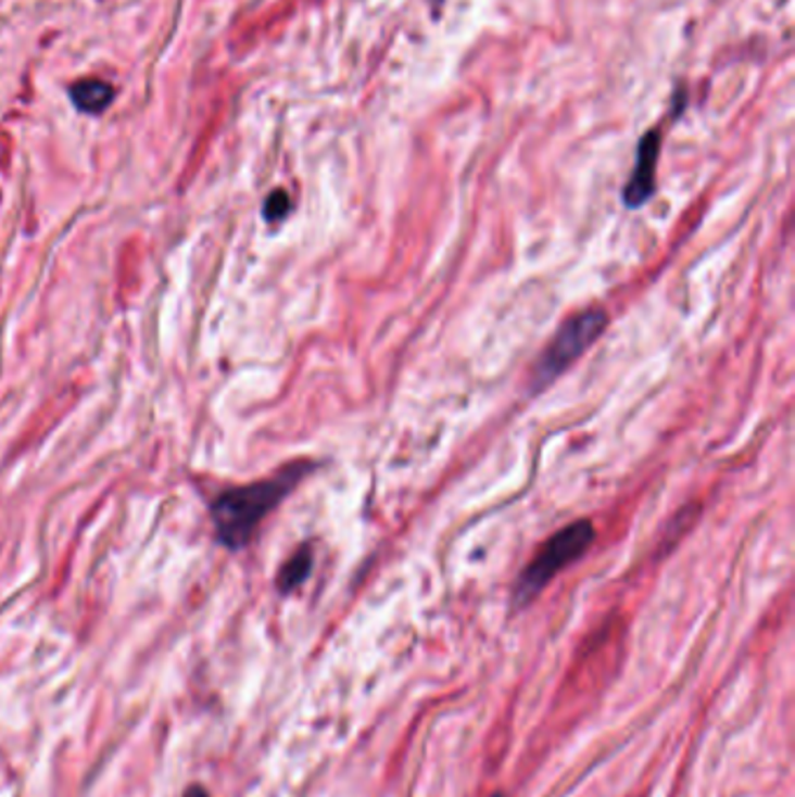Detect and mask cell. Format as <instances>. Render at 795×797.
I'll use <instances>...</instances> for the list:
<instances>
[{"label": "cell", "instance_id": "obj_1", "mask_svg": "<svg viewBox=\"0 0 795 797\" xmlns=\"http://www.w3.org/2000/svg\"><path fill=\"white\" fill-rule=\"evenodd\" d=\"M311 469V461H294V465L285 467L274 478H266V481L222 492L211 508L219 544L229 551L245 548L264 518L304 481Z\"/></svg>", "mask_w": 795, "mask_h": 797}, {"label": "cell", "instance_id": "obj_2", "mask_svg": "<svg viewBox=\"0 0 795 797\" xmlns=\"http://www.w3.org/2000/svg\"><path fill=\"white\" fill-rule=\"evenodd\" d=\"M595 541V528L591 520H577L555 532L546 544L539 548L530 565L525 567L514 587V607L522 609L544 593V587L558 577V573L575 565L588 553Z\"/></svg>", "mask_w": 795, "mask_h": 797}, {"label": "cell", "instance_id": "obj_3", "mask_svg": "<svg viewBox=\"0 0 795 797\" xmlns=\"http://www.w3.org/2000/svg\"><path fill=\"white\" fill-rule=\"evenodd\" d=\"M607 325L609 315L604 308H588L569 317L555 333L542 357L537 359L532 369V390H544L555 378L563 376L602 337Z\"/></svg>", "mask_w": 795, "mask_h": 797}, {"label": "cell", "instance_id": "obj_4", "mask_svg": "<svg viewBox=\"0 0 795 797\" xmlns=\"http://www.w3.org/2000/svg\"><path fill=\"white\" fill-rule=\"evenodd\" d=\"M658 154H660V134L651 131L640 142L638 162H634L632 175L623 189V203L628 205V208L638 211L651 197H654Z\"/></svg>", "mask_w": 795, "mask_h": 797}, {"label": "cell", "instance_id": "obj_5", "mask_svg": "<svg viewBox=\"0 0 795 797\" xmlns=\"http://www.w3.org/2000/svg\"><path fill=\"white\" fill-rule=\"evenodd\" d=\"M113 96H115L113 87L97 77L83 79V83H77L71 89V99L77 105V110H83V113H89V115L103 113V110L113 103Z\"/></svg>", "mask_w": 795, "mask_h": 797}, {"label": "cell", "instance_id": "obj_6", "mask_svg": "<svg viewBox=\"0 0 795 797\" xmlns=\"http://www.w3.org/2000/svg\"><path fill=\"white\" fill-rule=\"evenodd\" d=\"M313 569V551L308 546L299 548L288 562L282 565L280 573H278V590L282 595H290L292 590H296L301 583H304L311 577Z\"/></svg>", "mask_w": 795, "mask_h": 797}, {"label": "cell", "instance_id": "obj_7", "mask_svg": "<svg viewBox=\"0 0 795 797\" xmlns=\"http://www.w3.org/2000/svg\"><path fill=\"white\" fill-rule=\"evenodd\" d=\"M290 208H292V201L288 197V191L278 189V191H274L272 197L266 199V203H264V217L268 222H278L282 217H288Z\"/></svg>", "mask_w": 795, "mask_h": 797}, {"label": "cell", "instance_id": "obj_8", "mask_svg": "<svg viewBox=\"0 0 795 797\" xmlns=\"http://www.w3.org/2000/svg\"><path fill=\"white\" fill-rule=\"evenodd\" d=\"M182 797H209V793H205L201 786H192V788L185 790Z\"/></svg>", "mask_w": 795, "mask_h": 797}, {"label": "cell", "instance_id": "obj_9", "mask_svg": "<svg viewBox=\"0 0 795 797\" xmlns=\"http://www.w3.org/2000/svg\"><path fill=\"white\" fill-rule=\"evenodd\" d=\"M492 797H502V795H492Z\"/></svg>", "mask_w": 795, "mask_h": 797}]
</instances>
